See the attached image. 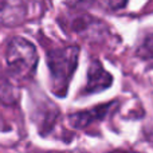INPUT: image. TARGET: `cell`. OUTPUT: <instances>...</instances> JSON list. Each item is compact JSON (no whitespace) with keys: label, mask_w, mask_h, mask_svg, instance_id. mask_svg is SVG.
I'll return each instance as SVG.
<instances>
[{"label":"cell","mask_w":153,"mask_h":153,"mask_svg":"<svg viewBox=\"0 0 153 153\" xmlns=\"http://www.w3.org/2000/svg\"><path fill=\"white\" fill-rule=\"evenodd\" d=\"M145 137H146V140L153 145V122L145 129Z\"/></svg>","instance_id":"9c48e42d"},{"label":"cell","mask_w":153,"mask_h":153,"mask_svg":"<svg viewBox=\"0 0 153 153\" xmlns=\"http://www.w3.org/2000/svg\"><path fill=\"white\" fill-rule=\"evenodd\" d=\"M111 106H113V103L109 102L105 105H98L95 108L90 109V110L76 111V113H73L69 116V122L71 126L76 128V129H85L94 122L102 121Z\"/></svg>","instance_id":"5b68a950"},{"label":"cell","mask_w":153,"mask_h":153,"mask_svg":"<svg viewBox=\"0 0 153 153\" xmlns=\"http://www.w3.org/2000/svg\"><path fill=\"white\" fill-rule=\"evenodd\" d=\"M111 153H134V152H126V151H118V152H111Z\"/></svg>","instance_id":"30bf717a"},{"label":"cell","mask_w":153,"mask_h":153,"mask_svg":"<svg viewBox=\"0 0 153 153\" xmlns=\"http://www.w3.org/2000/svg\"><path fill=\"white\" fill-rule=\"evenodd\" d=\"M27 16L26 0H0V24L18 26Z\"/></svg>","instance_id":"277c9868"},{"label":"cell","mask_w":153,"mask_h":153,"mask_svg":"<svg viewBox=\"0 0 153 153\" xmlns=\"http://www.w3.org/2000/svg\"><path fill=\"white\" fill-rule=\"evenodd\" d=\"M113 83V75L103 69L102 63L93 59L87 69V82L85 86V94H95L109 89Z\"/></svg>","instance_id":"3957f363"},{"label":"cell","mask_w":153,"mask_h":153,"mask_svg":"<svg viewBox=\"0 0 153 153\" xmlns=\"http://www.w3.org/2000/svg\"><path fill=\"white\" fill-rule=\"evenodd\" d=\"M137 55L143 59H153V34L146 35L137 48Z\"/></svg>","instance_id":"52a82bcc"},{"label":"cell","mask_w":153,"mask_h":153,"mask_svg":"<svg viewBox=\"0 0 153 153\" xmlns=\"http://www.w3.org/2000/svg\"><path fill=\"white\" fill-rule=\"evenodd\" d=\"M36 47L23 36H13L8 42L5 50V63L10 76L18 81H27L32 78L38 67Z\"/></svg>","instance_id":"7a4b0ae2"},{"label":"cell","mask_w":153,"mask_h":153,"mask_svg":"<svg viewBox=\"0 0 153 153\" xmlns=\"http://www.w3.org/2000/svg\"><path fill=\"white\" fill-rule=\"evenodd\" d=\"M75 1H87V0H75Z\"/></svg>","instance_id":"8fae6325"},{"label":"cell","mask_w":153,"mask_h":153,"mask_svg":"<svg viewBox=\"0 0 153 153\" xmlns=\"http://www.w3.org/2000/svg\"><path fill=\"white\" fill-rule=\"evenodd\" d=\"M79 51L78 46H54L46 53L51 90L56 97H65L67 94L70 82L78 66Z\"/></svg>","instance_id":"6da1fadb"},{"label":"cell","mask_w":153,"mask_h":153,"mask_svg":"<svg viewBox=\"0 0 153 153\" xmlns=\"http://www.w3.org/2000/svg\"><path fill=\"white\" fill-rule=\"evenodd\" d=\"M101 1H102V4L106 8L113 10V11L121 10V8H124L128 4V0H101Z\"/></svg>","instance_id":"ba28073f"},{"label":"cell","mask_w":153,"mask_h":153,"mask_svg":"<svg viewBox=\"0 0 153 153\" xmlns=\"http://www.w3.org/2000/svg\"><path fill=\"white\" fill-rule=\"evenodd\" d=\"M19 89L8 76H0V101L7 105L16 103L19 100Z\"/></svg>","instance_id":"8992f818"}]
</instances>
